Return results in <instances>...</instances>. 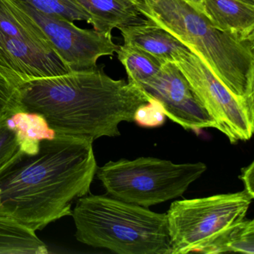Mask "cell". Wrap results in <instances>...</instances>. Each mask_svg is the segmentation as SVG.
Returning <instances> with one entry per match:
<instances>
[{
    "mask_svg": "<svg viewBox=\"0 0 254 254\" xmlns=\"http://www.w3.org/2000/svg\"><path fill=\"white\" fill-rule=\"evenodd\" d=\"M0 96L41 114L58 134L94 142L120 135V125L135 121L153 102L134 83L115 80L104 67L28 80H0Z\"/></svg>",
    "mask_w": 254,
    "mask_h": 254,
    "instance_id": "6da1fadb",
    "label": "cell"
},
{
    "mask_svg": "<svg viewBox=\"0 0 254 254\" xmlns=\"http://www.w3.org/2000/svg\"><path fill=\"white\" fill-rule=\"evenodd\" d=\"M93 143L58 135L37 154L20 150L0 167V215L35 232L72 216V203L90 193L96 176Z\"/></svg>",
    "mask_w": 254,
    "mask_h": 254,
    "instance_id": "7a4b0ae2",
    "label": "cell"
},
{
    "mask_svg": "<svg viewBox=\"0 0 254 254\" xmlns=\"http://www.w3.org/2000/svg\"><path fill=\"white\" fill-rule=\"evenodd\" d=\"M140 15L200 58L235 96L254 103V42L218 30L188 0H137Z\"/></svg>",
    "mask_w": 254,
    "mask_h": 254,
    "instance_id": "3957f363",
    "label": "cell"
},
{
    "mask_svg": "<svg viewBox=\"0 0 254 254\" xmlns=\"http://www.w3.org/2000/svg\"><path fill=\"white\" fill-rule=\"evenodd\" d=\"M72 216L84 245L118 254H171L166 213L88 194L77 199Z\"/></svg>",
    "mask_w": 254,
    "mask_h": 254,
    "instance_id": "277c9868",
    "label": "cell"
},
{
    "mask_svg": "<svg viewBox=\"0 0 254 254\" xmlns=\"http://www.w3.org/2000/svg\"><path fill=\"white\" fill-rule=\"evenodd\" d=\"M207 169L205 163H174L156 157L110 161L96 176L114 198L148 208L181 197Z\"/></svg>",
    "mask_w": 254,
    "mask_h": 254,
    "instance_id": "5b68a950",
    "label": "cell"
},
{
    "mask_svg": "<svg viewBox=\"0 0 254 254\" xmlns=\"http://www.w3.org/2000/svg\"><path fill=\"white\" fill-rule=\"evenodd\" d=\"M253 200L243 190L173 202L166 212L171 254H204L245 219Z\"/></svg>",
    "mask_w": 254,
    "mask_h": 254,
    "instance_id": "8992f818",
    "label": "cell"
},
{
    "mask_svg": "<svg viewBox=\"0 0 254 254\" xmlns=\"http://www.w3.org/2000/svg\"><path fill=\"white\" fill-rule=\"evenodd\" d=\"M196 97L230 143L248 141L254 132V103L238 97L190 50L174 59Z\"/></svg>",
    "mask_w": 254,
    "mask_h": 254,
    "instance_id": "52a82bcc",
    "label": "cell"
},
{
    "mask_svg": "<svg viewBox=\"0 0 254 254\" xmlns=\"http://www.w3.org/2000/svg\"><path fill=\"white\" fill-rule=\"evenodd\" d=\"M13 1L36 22L58 56L71 71L96 68L100 58L113 56L118 50L111 32L80 29L72 22L47 15L26 2Z\"/></svg>",
    "mask_w": 254,
    "mask_h": 254,
    "instance_id": "ba28073f",
    "label": "cell"
},
{
    "mask_svg": "<svg viewBox=\"0 0 254 254\" xmlns=\"http://www.w3.org/2000/svg\"><path fill=\"white\" fill-rule=\"evenodd\" d=\"M139 87L157 102L164 115L185 130L197 133L205 128L216 129L215 121L174 62L163 64L159 72Z\"/></svg>",
    "mask_w": 254,
    "mask_h": 254,
    "instance_id": "9c48e42d",
    "label": "cell"
},
{
    "mask_svg": "<svg viewBox=\"0 0 254 254\" xmlns=\"http://www.w3.org/2000/svg\"><path fill=\"white\" fill-rule=\"evenodd\" d=\"M69 72L56 53L0 32V80H28Z\"/></svg>",
    "mask_w": 254,
    "mask_h": 254,
    "instance_id": "30bf717a",
    "label": "cell"
},
{
    "mask_svg": "<svg viewBox=\"0 0 254 254\" xmlns=\"http://www.w3.org/2000/svg\"><path fill=\"white\" fill-rule=\"evenodd\" d=\"M0 111L4 114L7 126L15 133L20 150L26 154H37L42 141L59 135L42 115L27 111L18 104L1 96Z\"/></svg>",
    "mask_w": 254,
    "mask_h": 254,
    "instance_id": "8fae6325",
    "label": "cell"
},
{
    "mask_svg": "<svg viewBox=\"0 0 254 254\" xmlns=\"http://www.w3.org/2000/svg\"><path fill=\"white\" fill-rule=\"evenodd\" d=\"M119 30L124 44L140 49L163 64L173 62L178 55L190 50L172 34L146 18H139Z\"/></svg>",
    "mask_w": 254,
    "mask_h": 254,
    "instance_id": "7c38bea8",
    "label": "cell"
},
{
    "mask_svg": "<svg viewBox=\"0 0 254 254\" xmlns=\"http://www.w3.org/2000/svg\"><path fill=\"white\" fill-rule=\"evenodd\" d=\"M203 12L218 30L254 42V5L242 0H201Z\"/></svg>",
    "mask_w": 254,
    "mask_h": 254,
    "instance_id": "4fadbf2b",
    "label": "cell"
},
{
    "mask_svg": "<svg viewBox=\"0 0 254 254\" xmlns=\"http://www.w3.org/2000/svg\"><path fill=\"white\" fill-rule=\"evenodd\" d=\"M91 17L93 29L112 32L139 19L133 0H75Z\"/></svg>",
    "mask_w": 254,
    "mask_h": 254,
    "instance_id": "5bb4252c",
    "label": "cell"
},
{
    "mask_svg": "<svg viewBox=\"0 0 254 254\" xmlns=\"http://www.w3.org/2000/svg\"><path fill=\"white\" fill-rule=\"evenodd\" d=\"M48 248L36 232L0 215V254H47Z\"/></svg>",
    "mask_w": 254,
    "mask_h": 254,
    "instance_id": "9a60e30c",
    "label": "cell"
},
{
    "mask_svg": "<svg viewBox=\"0 0 254 254\" xmlns=\"http://www.w3.org/2000/svg\"><path fill=\"white\" fill-rule=\"evenodd\" d=\"M117 57L123 65L127 75V81L140 86L154 77L161 68L163 63L149 53L132 47L119 46Z\"/></svg>",
    "mask_w": 254,
    "mask_h": 254,
    "instance_id": "2e32d148",
    "label": "cell"
},
{
    "mask_svg": "<svg viewBox=\"0 0 254 254\" xmlns=\"http://www.w3.org/2000/svg\"><path fill=\"white\" fill-rule=\"evenodd\" d=\"M254 254V221L244 219L230 229L221 239L209 247L205 254L223 253Z\"/></svg>",
    "mask_w": 254,
    "mask_h": 254,
    "instance_id": "e0dca14e",
    "label": "cell"
},
{
    "mask_svg": "<svg viewBox=\"0 0 254 254\" xmlns=\"http://www.w3.org/2000/svg\"><path fill=\"white\" fill-rule=\"evenodd\" d=\"M38 11L67 21H85L91 24V17L75 0H19Z\"/></svg>",
    "mask_w": 254,
    "mask_h": 254,
    "instance_id": "ac0fdd59",
    "label": "cell"
},
{
    "mask_svg": "<svg viewBox=\"0 0 254 254\" xmlns=\"http://www.w3.org/2000/svg\"><path fill=\"white\" fill-rule=\"evenodd\" d=\"M20 150L15 133L7 126L4 114L0 111V167Z\"/></svg>",
    "mask_w": 254,
    "mask_h": 254,
    "instance_id": "d6986e66",
    "label": "cell"
},
{
    "mask_svg": "<svg viewBox=\"0 0 254 254\" xmlns=\"http://www.w3.org/2000/svg\"><path fill=\"white\" fill-rule=\"evenodd\" d=\"M244 184L245 191L254 198V163L252 162L249 166L244 168L242 175L239 176Z\"/></svg>",
    "mask_w": 254,
    "mask_h": 254,
    "instance_id": "ffe728a7",
    "label": "cell"
},
{
    "mask_svg": "<svg viewBox=\"0 0 254 254\" xmlns=\"http://www.w3.org/2000/svg\"><path fill=\"white\" fill-rule=\"evenodd\" d=\"M188 1L191 4V5H194L196 8H198V9L201 10L202 11L201 0H188Z\"/></svg>",
    "mask_w": 254,
    "mask_h": 254,
    "instance_id": "44dd1931",
    "label": "cell"
},
{
    "mask_svg": "<svg viewBox=\"0 0 254 254\" xmlns=\"http://www.w3.org/2000/svg\"><path fill=\"white\" fill-rule=\"evenodd\" d=\"M244 2H248V3L254 5V0H242Z\"/></svg>",
    "mask_w": 254,
    "mask_h": 254,
    "instance_id": "7402d4cb",
    "label": "cell"
},
{
    "mask_svg": "<svg viewBox=\"0 0 254 254\" xmlns=\"http://www.w3.org/2000/svg\"><path fill=\"white\" fill-rule=\"evenodd\" d=\"M133 1H134V2H136V1H137V0H133Z\"/></svg>",
    "mask_w": 254,
    "mask_h": 254,
    "instance_id": "603a6c76",
    "label": "cell"
}]
</instances>
